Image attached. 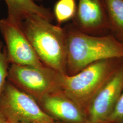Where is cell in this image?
Masks as SVG:
<instances>
[{
  "label": "cell",
  "instance_id": "6da1fadb",
  "mask_svg": "<svg viewBox=\"0 0 123 123\" xmlns=\"http://www.w3.org/2000/svg\"><path fill=\"white\" fill-rule=\"evenodd\" d=\"M64 28L67 38V74H75L96 62L123 59V43L113 35L88 34L73 24Z\"/></svg>",
  "mask_w": 123,
  "mask_h": 123
},
{
  "label": "cell",
  "instance_id": "7a4b0ae2",
  "mask_svg": "<svg viewBox=\"0 0 123 123\" xmlns=\"http://www.w3.org/2000/svg\"><path fill=\"white\" fill-rule=\"evenodd\" d=\"M23 31L40 61L49 68L67 74V38L66 31L37 15L22 22Z\"/></svg>",
  "mask_w": 123,
  "mask_h": 123
},
{
  "label": "cell",
  "instance_id": "3957f363",
  "mask_svg": "<svg viewBox=\"0 0 123 123\" xmlns=\"http://www.w3.org/2000/svg\"><path fill=\"white\" fill-rule=\"evenodd\" d=\"M123 65V59H107L93 62L75 74H62L61 89L86 115L94 98Z\"/></svg>",
  "mask_w": 123,
  "mask_h": 123
},
{
  "label": "cell",
  "instance_id": "277c9868",
  "mask_svg": "<svg viewBox=\"0 0 123 123\" xmlns=\"http://www.w3.org/2000/svg\"><path fill=\"white\" fill-rule=\"evenodd\" d=\"M62 74L47 66L11 64L7 81L36 100L61 89Z\"/></svg>",
  "mask_w": 123,
  "mask_h": 123
},
{
  "label": "cell",
  "instance_id": "5b68a950",
  "mask_svg": "<svg viewBox=\"0 0 123 123\" xmlns=\"http://www.w3.org/2000/svg\"><path fill=\"white\" fill-rule=\"evenodd\" d=\"M0 110L10 123H55L35 99L7 81L0 96Z\"/></svg>",
  "mask_w": 123,
  "mask_h": 123
},
{
  "label": "cell",
  "instance_id": "8992f818",
  "mask_svg": "<svg viewBox=\"0 0 123 123\" xmlns=\"http://www.w3.org/2000/svg\"><path fill=\"white\" fill-rule=\"evenodd\" d=\"M0 31L6 43L10 64L40 68L45 66L25 35L22 23L3 18L0 20Z\"/></svg>",
  "mask_w": 123,
  "mask_h": 123
},
{
  "label": "cell",
  "instance_id": "52a82bcc",
  "mask_svg": "<svg viewBox=\"0 0 123 123\" xmlns=\"http://www.w3.org/2000/svg\"><path fill=\"white\" fill-rule=\"evenodd\" d=\"M123 91V65L102 88L88 106L87 122H106L114 109Z\"/></svg>",
  "mask_w": 123,
  "mask_h": 123
},
{
  "label": "cell",
  "instance_id": "ba28073f",
  "mask_svg": "<svg viewBox=\"0 0 123 123\" xmlns=\"http://www.w3.org/2000/svg\"><path fill=\"white\" fill-rule=\"evenodd\" d=\"M37 101L56 121L65 123L87 122L84 110L61 89L48 93Z\"/></svg>",
  "mask_w": 123,
  "mask_h": 123
},
{
  "label": "cell",
  "instance_id": "9c48e42d",
  "mask_svg": "<svg viewBox=\"0 0 123 123\" xmlns=\"http://www.w3.org/2000/svg\"><path fill=\"white\" fill-rule=\"evenodd\" d=\"M73 24L85 33L94 35L109 30L105 0H79Z\"/></svg>",
  "mask_w": 123,
  "mask_h": 123
},
{
  "label": "cell",
  "instance_id": "30bf717a",
  "mask_svg": "<svg viewBox=\"0 0 123 123\" xmlns=\"http://www.w3.org/2000/svg\"><path fill=\"white\" fill-rule=\"evenodd\" d=\"M8 10L7 18L18 23L32 15H37L52 22L54 19L53 12L49 8L38 5L32 0H5Z\"/></svg>",
  "mask_w": 123,
  "mask_h": 123
},
{
  "label": "cell",
  "instance_id": "8fae6325",
  "mask_svg": "<svg viewBox=\"0 0 123 123\" xmlns=\"http://www.w3.org/2000/svg\"><path fill=\"white\" fill-rule=\"evenodd\" d=\"M109 30L123 43V0H105Z\"/></svg>",
  "mask_w": 123,
  "mask_h": 123
},
{
  "label": "cell",
  "instance_id": "7c38bea8",
  "mask_svg": "<svg viewBox=\"0 0 123 123\" xmlns=\"http://www.w3.org/2000/svg\"><path fill=\"white\" fill-rule=\"evenodd\" d=\"M75 0H58L54 6L53 14L58 25L74 18L77 12Z\"/></svg>",
  "mask_w": 123,
  "mask_h": 123
},
{
  "label": "cell",
  "instance_id": "4fadbf2b",
  "mask_svg": "<svg viewBox=\"0 0 123 123\" xmlns=\"http://www.w3.org/2000/svg\"><path fill=\"white\" fill-rule=\"evenodd\" d=\"M9 64L6 47L0 41V96L7 81Z\"/></svg>",
  "mask_w": 123,
  "mask_h": 123
},
{
  "label": "cell",
  "instance_id": "5bb4252c",
  "mask_svg": "<svg viewBox=\"0 0 123 123\" xmlns=\"http://www.w3.org/2000/svg\"><path fill=\"white\" fill-rule=\"evenodd\" d=\"M106 122L118 123L123 122V91L114 109Z\"/></svg>",
  "mask_w": 123,
  "mask_h": 123
},
{
  "label": "cell",
  "instance_id": "9a60e30c",
  "mask_svg": "<svg viewBox=\"0 0 123 123\" xmlns=\"http://www.w3.org/2000/svg\"><path fill=\"white\" fill-rule=\"evenodd\" d=\"M0 123H11L0 110Z\"/></svg>",
  "mask_w": 123,
  "mask_h": 123
},
{
  "label": "cell",
  "instance_id": "2e32d148",
  "mask_svg": "<svg viewBox=\"0 0 123 123\" xmlns=\"http://www.w3.org/2000/svg\"><path fill=\"white\" fill-rule=\"evenodd\" d=\"M55 123H63V122H60V121H55ZM89 123V122H87L86 123ZM108 123V122H104V123Z\"/></svg>",
  "mask_w": 123,
  "mask_h": 123
},
{
  "label": "cell",
  "instance_id": "e0dca14e",
  "mask_svg": "<svg viewBox=\"0 0 123 123\" xmlns=\"http://www.w3.org/2000/svg\"><path fill=\"white\" fill-rule=\"evenodd\" d=\"M29 123V122H13V123Z\"/></svg>",
  "mask_w": 123,
  "mask_h": 123
},
{
  "label": "cell",
  "instance_id": "ac0fdd59",
  "mask_svg": "<svg viewBox=\"0 0 123 123\" xmlns=\"http://www.w3.org/2000/svg\"><path fill=\"white\" fill-rule=\"evenodd\" d=\"M32 0L34 1H41V0Z\"/></svg>",
  "mask_w": 123,
  "mask_h": 123
}]
</instances>
